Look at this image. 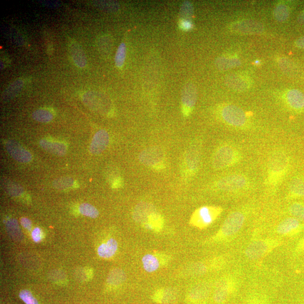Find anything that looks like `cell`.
<instances>
[{
  "label": "cell",
  "instance_id": "obj_1",
  "mask_svg": "<svg viewBox=\"0 0 304 304\" xmlns=\"http://www.w3.org/2000/svg\"><path fill=\"white\" fill-rule=\"evenodd\" d=\"M290 165V158L285 152H274L267 162V183L271 186H278L286 177Z\"/></svg>",
  "mask_w": 304,
  "mask_h": 304
},
{
  "label": "cell",
  "instance_id": "obj_2",
  "mask_svg": "<svg viewBox=\"0 0 304 304\" xmlns=\"http://www.w3.org/2000/svg\"><path fill=\"white\" fill-rule=\"evenodd\" d=\"M242 158L241 152L233 146L223 145L215 151L212 165L217 170L227 169L238 163Z\"/></svg>",
  "mask_w": 304,
  "mask_h": 304
},
{
  "label": "cell",
  "instance_id": "obj_3",
  "mask_svg": "<svg viewBox=\"0 0 304 304\" xmlns=\"http://www.w3.org/2000/svg\"><path fill=\"white\" fill-rule=\"evenodd\" d=\"M246 221V216L242 211L232 212L225 220L215 239L226 241L234 238L241 230Z\"/></svg>",
  "mask_w": 304,
  "mask_h": 304
},
{
  "label": "cell",
  "instance_id": "obj_4",
  "mask_svg": "<svg viewBox=\"0 0 304 304\" xmlns=\"http://www.w3.org/2000/svg\"><path fill=\"white\" fill-rule=\"evenodd\" d=\"M281 243L279 240L274 238L257 240L247 247L245 250L246 257L252 261L261 259L279 246Z\"/></svg>",
  "mask_w": 304,
  "mask_h": 304
},
{
  "label": "cell",
  "instance_id": "obj_5",
  "mask_svg": "<svg viewBox=\"0 0 304 304\" xmlns=\"http://www.w3.org/2000/svg\"><path fill=\"white\" fill-rule=\"evenodd\" d=\"M216 186L220 190L234 193L247 190L250 186V181L245 175L231 174L219 179Z\"/></svg>",
  "mask_w": 304,
  "mask_h": 304
},
{
  "label": "cell",
  "instance_id": "obj_6",
  "mask_svg": "<svg viewBox=\"0 0 304 304\" xmlns=\"http://www.w3.org/2000/svg\"><path fill=\"white\" fill-rule=\"evenodd\" d=\"M222 208L214 206H203L196 210L191 218L194 226L204 228L210 226L222 213Z\"/></svg>",
  "mask_w": 304,
  "mask_h": 304
},
{
  "label": "cell",
  "instance_id": "obj_7",
  "mask_svg": "<svg viewBox=\"0 0 304 304\" xmlns=\"http://www.w3.org/2000/svg\"><path fill=\"white\" fill-rule=\"evenodd\" d=\"M221 115L224 121L232 127L242 128L246 125V114L237 106L229 105L224 107Z\"/></svg>",
  "mask_w": 304,
  "mask_h": 304
},
{
  "label": "cell",
  "instance_id": "obj_8",
  "mask_svg": "<svg viewBox=\"0 0 304 304\" xmlns=\"http://www.w3.org/2000/svg\"><path fill=\"white\" fill-rule=\"evenodd\" d=\"M278 234L285 237H294L304 230V224L293 217L283 220L276 228Z\"/></svg>",
  "mask_w": 304,
  "mask_h": 304
},
{
  "label": "cell",
  "instance_id": "obj_9",
  "mask_svg": "<svg viewBox=\"0 0 304 304\" xmlns=\"http://www.w3.org/2000/svg\"><path fill=\"white\" fill-rule=\"evenodd\" d=\"M163 151L158 147H152L143 150L139 155V160L143 165L154 166L162 161Z\"/></svg>",
  "mask_w": 304,
  "mask_h": 304
},
{
  "label": "cell",
  "instance_id": "obj_10",
  "mask_svg": "<svg viewBox=\"0 0 304 304\" xmlns=\"http://www.w3.org/2000/svg\"><path fill=\"white\" fill-rule=\"evenodd\" d=\"M5 147L8 153L19 162L29 163L33 159L30 152L17 142L8 141L5 143Z\"/></svg>",
  "mask_w": 304,
  "mask_h": 304
},
{
  "label": "cell",
  "instance_id": "obj_11",
  "mask_svg": "<svg viewBox=\"0 0 304 304\" xmlns=\"http://www.w3.org/2000/svg\"><path fill=\"white\" fill-rule=\"evenodd\" d=\"M110 143V136L105 130H101L97 132L92 139L90 146V152L91 154L97 155L102 153L105 151Z\"/></svg>",
  "mask_w": 304,
  "mask_h": 304
},
{
  "label": "cell",
  "instance_id": "obj_12",
  "mask_svg": "<svg viewBox=\"0 0 304 304\" xmlns=\"http://www.w3.org/2000/svg\"><path fill=\"white\" fill-rule=\"evenodd\" d=\"M235 278L231 276L223 278L220 283L219 287L215 294V301L221 303L225 302L229 295L230 292L234 290L235 285Z\"/></svg>",
  "mask_w": 304,
  "mask_h": 304
},
{
  "label": "cell",
  "instance_id": "obj_13",
  "mask_svg": "<svg viewBox=\"0 0 304 304\" xmlns=\"http://www.w3.org/2000/svg\"><path fill=\"white\" fill-rule=\"evenodd\" d=\"M232 30L243 34H258L262 33L264 27L257 22L247 20L233 24Z\"/></svg>",
  "mask_w": 304,
  "mask_h": 304
},
{
  "label": "cell",
  "instance_id": "obj_14",
  "mask_svg": "<svg viewBox=\"0 0 304 304\" xmlns=\"http://www.w3.org/2000/svg\"><path fill=\"white\" fill-rule=\"evenodd\" d=\"M197 101V91L192 83H188L184 87L182 93V102L188 110L193 109Z\"/></svg>",
  "mask_w": 304,
  "mask_h": 304
},
{
  "label": "cell",
  "instance_id": "obj_15",
  "mask_svg": "<svg viewBox=\"0 0 304 304\" xmlns=\"http://www.w3.org/2000/svg\"><path fill=\"white\" fill-rule=\"evenodd\" d=\"M69 49L75 65L79 69L85 68L87 65V59L81 46L74 40H71Z\"/></svg>",
  "mask_w": 304,
  "mask_h": 304
},
{
  "label": "cell",
  "instance_id": "obj_16",
  "mask_svg": "<svg viewBox=\"0 0 304 304\" xmlns=\"http://www.w3.org/2000/svg\"><path fill=\"white\" fill-rule=\"evenodd\" d=\"M288 105L296 111L304 110V94L302 91L293 89L288 92L286 95Z\"/></svg>",
  "mask_w": 304,
  "mask_h": 304
},
{
  "label": "cell",
  "instance_id": "obj_17",
  "mask_svg": "<svg viewBox=\"0 0 304 304\" xmlns=\"http://www.w3.org/2000/svg\"><path fill=\"white\" fill-rule=\"evenodd\" d=\"M154 214V207L149 203L142 202L136 206L133 217L136 221L142 222Z\"/></svg>",
  "mask_w": 304,
  "mask_h": 304
},
{
  "label": "cell",
  "instance_id": "obj_18",
  "mask_svg": "<svg viewBox=\"0 0 304 304\" xmlns=\"http://www.w3.org/2000/svg\"><path fill=\"white\" fill-rule=\"evenodd\" d=\"M39 145L44 150L56 155L62 156L67 153V147L62 143L50 142L46 139H42L39 142Z\"/></svg>",
  "mask_w": 304,
  "mask_h": 304
},
{
  "label": "cell",
  "instance_id": "obj_19",
  "mask_svg": "<svg viewBox=\"0 0 304 304\" xmlns=\"http://www.w3.org/2000/svg\"><path fill=\"white\" fill-rule=\"evenodd\" d=\"M289 197L292 199L304 198V180L296 177L291 180L289 188Z\"/></svg>",
  "mask_w": 304,
  "mask_h": 304
},
{
  "label": "cell",
  "instance_id": "obj_20",
  "mask_svg": "<svg viewBox=\"0 0 304 304\" xmlns=\"http://www.w3.org/2000/svg\"><path fill=\"white\" fill-rule=\"evenodd\" d=\"M186 162L188 169L191 173L197 171L200 164V153L197 148H192L187 152Z\"/></svg>",
  "mask_w": 304,
  "mask_h": 304
},
{
  "label": "cell",
  "instance_id": "obj_21",
  "mask_svg": "<svg viewBox=\"0 0 304 304\" xmlns=\"http://www.w3.org/2000/svg\"><path fill=\"white\" fill-rule=\"evenodd\" d=\"M118 243L116 240L111 238L106 243H103L98 249L99 257L103 258H110L115 254L117 250Z\"/></svg>",
  "mask_w": 304,
  "mask_h": 304
},
{
  "label": "cell",
  "instance_id": "obj_22",
  "mask_svg": "<svg viewBox=\"0 0 304 304\" xmlns=\"http://www.w3.org/2000/svg\"><path fill=\"white\" fill-rule=\"evenodd\" d=\"M25 82L22 79H18L12 82L10 85L6 87L2 94V98L4 100L8 101L17 97L21 93Z\"/></svg>",
  "mask_w": 304,
  "mask_h": 304
},
{
  "label": "cell",
  "instance_id": "obj_23",
  "mask_svg": "<svg viewBox=\"0 0 304 304\" xmlns=\"http://www.w3.org/2000/svg\"><path fill=\"white\" fill-rule=\"evenodd\" d=\"M97 46L99 53L104 57H108L113 49V39L108 35L102 36L98 39Z\"/></svg>",
  "mask_w": 304,
  "mask_h": 304
},
{
  "label": "cell",
  "instance_id": "obj_24",
  "mask_svg": "<svg viewBox=\"0 0 304 304\" xmlns=\"http://www.w3.org/2000/svg\"><path fill=\"white\" fill-rule=\"evenodd\" d=\"M227 83L228 86L237 91H244L249 87L247 80L239 75L229 76L227 79Z\"/></svg>",
  "mask_w": 304,
  "mask_h": 304
},
{
  "label": "cell",
  "instance_id": "obj_25",
  "mask_svg": "<svg viewBox=\"0 0 304 304\" xmlns=\"http://www.w3.org/2000/svg\"><path fill=\"white\" fill-rule=\"evenodd\" d=\"M142 263L144 269L149 273H152L157 270L159 266L158 259L151 254L144 256L142 258Z\"/></svg>",
  "mask_w": 304,
  "mask_h": 304
},
{
  "label": "cell",
  "instance_id": "obj_26",
  "mask_svg": "<svg viewBox=\"0 0 304 304\" xmlns=\"http://www.w3.org/2000/svg\"><path fill=\"white\" fill-rule=\"evenodd\" d=\"M82 101L90 109L97 110L101 102V98L97 93L89 91L83 95Z\"/></svg>",
  "mask_w": 304,
  "mask_h": 304
},
{
  "label": "cell",
  "instance_id": "obj_27",
  "mask_svg": "<svg viewBox=\"0 0 304 304\" xmlns=\"http://www.w3.org/2000/svg\"><path fill=\"white\" fill-rule=\"evenodd\" d=\"M240 61L235 58H228L226 57L219 58L216 62V65L219 70L227 71L233 69L240 65Z\"/></svg>",
  "mask_w": 304,
  "mask_h": 304
},
{
  "label": "cell",
  "instance_id": "obj_28",
  "mask_svg": "<svg viewBox=\"0 0 304 304\" xmlns=\"http://www.w3.org/2000/svg\"><path fill=\"white\" fill-rule=\"evenodd\" d=\"M289 211L292 217L302 222H304V203L294 202L289 208Z\"/></svg>",
  "mask_w": 304,
  "mask_h": 304
},
{
  "label": "cell",
  "instance_id": "obj_29",
  "mask_svg": "<svg viewBox=\"0 0 304 304\" xmlns=\"http://www.w3.org/2000/svg\"><path fill=\"white\" fill-rule=\"evenodd\" d=\"M33 118L39 122L48 123L54 118V115L50 111L45 109H39L33 114Z\"/></svg>",
  "mask_w": 304,
  "mask_h": 304
},
{
  "label": "cell",
  "instance_id": "obj_30",
  "mask_svg": "<svg viewBox=\"0 0 304 304\" xmlns=\"http://www.w3.org/2000/svg\"><path fill=\"white\" fill-rule=\"evenodd\" d=\"M193 15V5L189 1L184 2L180 10V17L182 21H190Z\"/></svg>",
  "mask_w": 304,
  "mask_h": 304
},
{
  "label": "cell",
  "instance_id": "obj_31",
  "mask_svg": "<svg viewBox=\"0 0 304 304\" xmlns=\"http://www.w3.org/2000/svg\"><path fill=\"white\" fill-rule=\"evenodd\" d=\"M79 211L82 215L91 218H97L99 216L98 210L89 203L81 204L79 206Z\"/></svg>",
  "mask_w": 304,
  "mask_h": 304
},
{
  "label": "cell",
  "instance_id": "obj_32",
  "mask_svg": "<svg viewBox=\"0 0 304 304\" xmlns=\"http://www.w3.org/2000/svg\"><path fill=\"white\" fill-rule=\"evenodd\" d=\"M126 55V46L125 43H121L119 46L115 57V64L116 67H122L125 63Z\"/></svg>",
  "mask_w": 304,
  "mask_h": 304
},
{
  "label": "cell",
  "instance_id": "obj_33",
  "mask_svg": "<svg viewBox=\"0 0 304 304\" xmlns=\"http://www.w3.org/2000/svg\"><path fill=\"white\" fill-rule=\"evenodd\" d=\"M74 185V180L70 177H63L55 179L53 182V186L58 190L69 189Z\"/></svg>",
  "mask_w": 304,
  "mask_h": 304
},
{
  "label": "cell",
  "instance_id": "obj_34",
  "mask_svg": "<svg viewBox=\"0 0 304 304\" xmlns=\"http://www.w3.org/2000/svg\"><path fill=\"white\" fill-rule=\"evenodd\" d=\"M274 17L279 21H285L289 18V10L288 7L283 4L276 7L274 11Z\"/></svg>",
  "mask_w": 304,
  "mask_h": 304
},
{
  "label": "cell",
  "instance_id": "obj_35",
  "mask_svg": "<svg viewBox=\"0 0 304 304\" xmlns=\"http://www.w3.org/2000/svg\"><path fill=\"white\" fill-rule=\"evenodd\" d=\"M96 5L107 11L115 12L119 9V4L114 1H97Z\"/></svg>",
  "mask_w": 304,
  "mask_h": 304
},
{
  "label": "cell",
  "instance_id": "obj_36",
  "mask_svg": "<svg viewBox=\"0 0 304 304\" xmlns=\"http://www.w3.org/2000/svg\"><path fill=\"white\" fill-rule=\"evenodd\" d=\"M19 297L26 304H38L31 292L28 290H23L19 294Z\"/></svg>",
  "mask_w": 304,
  "mask_h": 304
},
{
  "label": "cell",
  "instance_id": "obj_37",
  "mask_svg": "<svg viewBox=\"0 0 304 304\" xmlns=\"http://www.w3.org/2000/svg\"><path fill=\"white\" fill-rule=\"evenodd\" d=\"M295 254L296 255H301L304 253V236L298 242L295 249Z\"/></svg>",
  "mask_w": 304,
  "mask_h": 304
},
{
  "label": "cell",
  "instance_id": "obj_38",
  "mask_svg": "<svg viewBox=\"0 0 304 304\" xmlns=\"http://www.w3.org/2000/svg\"><path fill=\"white\" fill-rule=\"evenodd\" d=\"M32 237L35 242H39L41 239V230L39 228H36L32 233Z\"/></svg>",
  "mask_w": 304,
  "mask_h": 304
},
{
  "label": "cell",
  "instance_id": "obj_39",
  "mask_svg": "<svg viewBox=\"0 0 304 304\" xmlns=\"http://www.w3.org/2000/svg\"><path fill=\"white\" fill-rule=\"evenodd\" d=\"M22 226L27 230H31L32 228V223L30 219L22 218L21 220Z\"/></svg>",
  "mask_w": 304,
  "mask_h": 304
},
{
  "label": "cell",
  "instance_id": "obj_40",
  "mask_svg": "<svg viewBox=\"0 0 304 304\" xmlns=\"http://www.w3.org/2000/svg\"><path fill=\"white\" fill-rule=\"evenodd\" d=\"M22 190V188L17 185H11L9 187V191L11 193L19 194L20 193H21Z\"/></svg>",
  "mask_w": 304,
  "mask_h": 304
},
{
  "label": "cell",
  "instance_id": "obj_41",
  "mask_svg": "<svg viewBox=\"0 0 304 304\" xmlns=\"http://www.w3.org/2000/svg\"><path fill=\"white\" fill-rule=\"evenodd\" d=\"M42 4H43V5L46 6L51 7H57L60 6V5H61V3H60L59 2H57V1H43Z\"/></svg>",
  "mask_w": 304,
  "mask_h": 304
},
{
  "label": "cell",
  "instance_id": "obj_42",
  "mask_svg": "<svg viewBox=\"0 0 304 304\" xmlns=\"http://www.w3.org/2000/svg\"><path fill=\"white\" fill-rule=\"evenodd\" d=\"M182 26L184 29L189 30L191 29L192 25L190 21H182Z\"/></svg>",
  "mask_w": 304,
  "mask_h": 304
},
{
  "label": "cell",
  "instance_id": "obj_43",
  "mask_svg": "<svg viewBox=\"0 0 304 304\" xmlns=\"http://www.w3.org/2000/svg\"><path fill=\"white\" fill-rule=\"evenodd\" d=\"M296 45L301 49H304V37L299 38L296 42Z\"/></svg>",
  "mask_w": 304,
  "mask_h": 304
},
{
  "label": "cell",
  "instance_id": "obj_44",
  "mask_svg": "<svg viewBox=\"0 0 304 304\" xmlns=\"http://www.w3.org/2000/svg\"><path fill=\"white\" fill-rule=\"evenodd\" d=\"M299 21L302 23H304V10L302 12V14L300 15Z\"/></svg>",
  "mask_w": 304,
  "mask_h": 304
}]
</instances>
